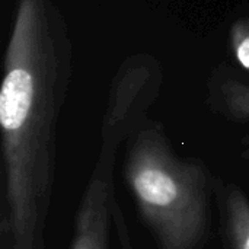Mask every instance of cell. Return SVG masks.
I'll list each match as a JSON object with an SVG mask.
<instances>
[{"instance_id":"1","label":"cell","mask_w":249,"mask_h":249,"mask_svg":"<svg viewBox=\"0 0 249 249\" xmlns=\"http://www.w3.org/2000/svg\"><path fill=\"white\" fill-rule=\"evenodd\" d=\"M125 182L158 249H200L209 228L207 178L181 159L159 127L137 133L124 162Z\"/></svg>"},{"instance_id":"2","label":"cell","mask_w":249,"mask_h":249,"mask_svg":"<svg viewBox=\"0 0 249 249\" xmlns=\"http://www.w3.org/2000/svg\"><path fill=\"white\" fill-rule=\"evenodd\" d=\"M112 168L95 165L76 213L70 249H108L111 196L114 193Z\"/></svg>"},{"instance_id":"3","label":"cell","mask_w":249,"mask_h":249,"mask_svg":"<svg viewBox=\"0 0 249 249\" xmlns=\"http://www.w3.org/2000/svg\"><path fill=\"white\" fill-rule=\"evenodd\" d=\"M225 231L229 249H249V200L236 185L226 190Z\"/></svg>"},{"instance_id":"4","label":"cell","mask_w":249,"mask_h":249,"mask_svg":"<svg viewBox=\"0 0 249 249\" xmlns=\"http://www.w3.org/2000/svg\"><path fill=\"white\" fill-rule=\"evenodd\" d=\"M223 101L232 115L249 118V86L238 80H229L222 86Z\"/></svg>"},{"instance_id":"5","label":"cell","mask_w":249,"mask_h":249,"mask_svg":"<svg viewBox=\"0 0 249 249\" xmlns=\"http://www.w3.org/2000/svg\"><path fill=\"white\" fill-rule=\"evenodd\" d=\"M232 47L239 64L249 71V22L241 20L232 28Z\"/></svg>"},{"instance_id":"6","label":"cell","mask_w":249,"mask_h":249,"mask_svg":"<svg viewBox=\"0 0 249 249\" xmlns=\"http://www.w3.org/2000/svg\"><path fill=\"white\" fill-rule=\"evenodd\" d=\"M111 219L114 220L115 228L118 231V239H120L121 249H134L131 245L130 233H128V229L125 226V220H124V216H123V212H121V207L118 204L115 193H112V196H111Z\"/></svg>"}]
</instances>
